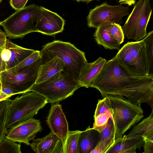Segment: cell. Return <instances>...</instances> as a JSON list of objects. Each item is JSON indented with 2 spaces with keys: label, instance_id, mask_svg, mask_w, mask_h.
<instances>
[{
  "label": "cell",
  "instance_id": "6da1fadb",
  "mask_svg": "<svg viewBox=\"0 0 153 153\" xmlns=\"http://www.w3.org/2000/svg\"><path fill=\"white\" fill-rule=\"evenodd\" d=\"M40 53L41 65L55 57L59 58L63 63V71L76 81L83 66L88 62L85 53L70 42L53 41L43 46Z\"/></svg>",
  "mask_w": 153,
  "mask_h": 153
},
{
  "label": "cell",
  "instance_id": "7a4b0ae2",
  "mask_svg": "<svg viewBox=\"0 0 153 153\" xmlns=\"http://www.w3.org/2000/svg\"><path fill=\"white\" fill-rule=\"evenodd\" d=\"M110 105L114 127V138L120 137L143 118L141 104L133 103L124 97L105 95Z\"/></svg>",
  "mask_w": 153,
  "mask_h": 153
},
{
  "label": "cell",
  "instance_id": "3957f363",
  "mask_svg": "<svg viewBox=\"0 0 153 153\" xmlns=\"http://www.w3.org/2000/svg\"><path fill=\"white\" fill-rule=\"evenodd\" d=\"M148 76L137 77L131 75L119 62L115 56L111 59L106 60L100 74L90 87L97 89L102 94L104 92L122 89Z\"/></svg>",
  "mask_w": 153,
  "mask_h": 153
},
{
  "label": "cell",
  "instance_id": "277c9868",
  "mask_svg": "<svg viewBox=\"0 0 153 153\" xmlns=\"http://www.w3.org/2000/svg\"><path fill=\"white\" fill-rule=\"evenodd\" d=\"M68 74L61 71L46 80L35 84L29 90L45 97L48 102H61L73 95L81 87Z\"/></svg>",
  "mask_w": 153,
  "mask_h": 153
},
{
  "label": "cell",
  "instance_id": "5b68a950",
  "mask_svg": "<svg viewBox=\"0 0 153 153\" xmlns=\"http://www.w3.org/2000/svg\"><path fill=\"white\" fill-rule=\"evenodd\" d=\"M48 103L45 97L34 92L22 94L10 100L6 130L33 118Z\"/></svg>",
  "mask_w": 153,
  "mask_h": 153
},
{
  "label": "cell",
  "instance_id": "8992f818",
  "mask_svg": "<svg viewBox=\"0 0 153 153\" xmlns=\"http://www.w3.org/2000/svg\"><path fill=\"white\" fill-rule=\"evenodd\" d=\"M40 6L34 4L16 10L1 22L7 36L10 39L22 38L27 34L36 32V25Z\"/></svg>",
  "mask_w": 153,
  "mask_h": 153
},
{
  "label": "cell",
  "instance_id": "52a82bcc",
  "mask_svg": "<svg viewBox=\"0 0 153 153\" xmlns=\"http://www.w3.org/2000/svg\"><path fill=\"white\" fill-rule=\"evenodd\" d=\"M115 56L119 62L133 76H150L143 39L138 41L128 42L120 49Z\"/></svg>",
  "mask_w": 153,
  "mask_h": 153
},
{
  "label": "cell",
  "instance_id": "ba28073f",
  "mask_svg": "<svg viewBox=\"0 0 153 153\" xmlns=\"http://www.w3.org/2000/svg\"><path fill=\"white\" fill-rule=\"evenodd\" d=\"M133 5L132 11L122 28L127 38L138 41L147 35V27L152 9L150 0H139Z\"/></svg>",
  "mask_w": 153,
  "mask_h": 153
},
{
  "label": "cell",
  "instance_id": "9c48e42d",
  "mask_svg": "<svg viewBox=\"0 0 153 153\" xmlns=\"http://www.w3.org/2000/svg\"><path fill=\"white\" fill-rule=\"evenodd\" d=\"M41 65L40 58L18 72L12 73L6 70L1 73L0 81L1 85L9 88L20 94L29 92L36 83Z\"/></svg>",
  "mask_w": 153,
  "mask_h": 153
},
{
  "label": "cell",
  "instance_id": "30bf717a",
  "mask_svg": "<svg viewBox=\"0 0 153 153\" xmlns=\"http://www.w3.org/2000/svg\"><path fill=\"white\" fill-rule=\"evenodd\" d=\"M106 94L123 96L134 103H147L153 110V76L140 79L122 89L101 94L103 98Z\"/></svg>",
  "mask_w": 153,
  "mask_h": 153
},
{
  "label": "cell",
  "instance_id": "8fae6325",
  "mask_svg": "<svg viewBox=\"0 0 153 153\" xmlns=\"http://www.w3.org/2000/svg\"><path fill=\"white\" fill-rule=\"evenodd\" d=\"M129 13L128 7L121 5H110L104 2L90 10L87 18L88 25L90 27L97 28L105 22L120 24L123 18Z\"/></svg>",
  "mask_w": 153,
  "mask_h": 153
},
{
  "label": "cell",
  "instance_id": "7c38bea8",
  "mask_svg": "<svg viewBox=\"0 0 153 153\" xmlns=\"http://www.w3.org/2000/svg\"><path fill=\"white\" fill-rule=\"evenodd\" d=\"M65 24V20L57 13L40 6L36 23V32L55 37L63 32Z\"/></svg>",
  "mask_w": 153,
  "mask_h": 153
},
{
  "label": "cell",
  "instance_id": "4fadbf2b",
  "mask_svg": "<svg viewBox=\"0 0 153 153\" xmlns=\"http://www.w3.org/2000/svg\"><path fill=\"white\" fill-rule=\"evenodd\" d=\"M8 129L5 138L15 142L30 145L36 134L42 130L39 120L32 118Z\"/></svg>",
  "mask_w": 153,
  "mask_h": 153
},
{
  "label": "cell",
  "instance_id": "5bb4252c",
  "mask_svg": "<svg viewBox=\"0 0 153 153\" xmlns=\"http://www.w3.org/2000/svg\"><path fill=\"white\" fill-rule=\"evenodd\" d=\"M46 121L51 131L61 140L63 148L69 130L68 122L59 102L52 104Z\"/></svg>",
  "mask_w": 153,
  "mask_h": 153
},
{
  "label": "cell",
  "instance_id": "9a60e30c",
  "mask_svg": "<svg viewBox=\"0 0 153 153\" xmlns=\"http://www.w3.org/2000/svg\"><path fill=\"white\" fill-rule=\"evenodd\" d=\"M30 145L36 153H63L61 140L52 131L42 138L33 140Z\"/></svg>",
  "mask_w": 153,
  "mask_h": 153
},
{
  "label": "cell",
  "instance_id": "2e32d148",
  "mask_svg": "<svg viewBox=\"0 0 153 153\" xmlns=\"http://www.w3.org/2000/svg\"><path fill=\"white\" fill-rule=\"evenodd\" d=\"M144 140L140 135L127 137L126 135L115 140L113 145L106 153H136L137 149L140 150L143 146Z\"/></svg>",
  "mask_w": 153,
  "mask_h": 153
},
{
  "label": "cell",
  "instance_id": "e0dca14e",
  "mask_svg": "<svg viewBox=\"0 0 153 153\" xmlns=\"http://www.w3.org/2000/svg\"><path fill=\"white\" fill-rule=\"evenodd\" d=\"M106 61L105 59L100 57L93 62L85 64L77 80L79 85L81 87H90L100 74Z\"/></svg>",
  "mask_w": 153,
  "mask_h": 153
},
{
  "label": "cell",
  "instance_id": "ac0fdd59",
  "mask_svg": "<svg viewBox=\"0 0 153 153\" xmlns=\"http://www.w3.org/2000/svg\"><path fill=\"white\" fill-rule=\"evenodd\" d=\"M5 47L8 52L9 60L6 64V70L16 66L35 51L19 46L7 39Z\"/></svg>",
  "mask_w": 153,
  "mask_h": 153
},
{
  "label": "cell",
  "instance_id": "d6986e66",
  "mask_svg": "<svg viewBox=\"0 0 153 153\" xmlns=\"http://www.w3.org/2000/svg\"><path fill=\"white\" fill-rule=\"evenodd\" d=\"M101 139L99 131L89 126L85 131H81L79 141V153H91Z\"/></svg>",
  "mask_w": 153,
  "mask_h": 153
},
{
  "label": "cell",
  "instance_id": "ffe728a7",
  "mask_svg": "<svg viewBox=\"0 0 153 153\" xmlns=\"http://www.w3.org/2000/svg\"><path fill=\"white\" fill-rule=\"evenodd\" d=\"M110 22H105L99 26L94 34L97 44L105 48L110 50H120V44L113 38L109 33L108 27Z\"/></svg>",
  "mask_w": 153,
  "mask_h": 153
},
{
  "label": "cell",
  "instance_id": "44dd1931",
  "mask_svg": "<svg viewBox=\"0 0 153 153\" xmlns=\"http://www.w3.org/2000/svg\"><path fill=\"white\" fill-rule=\"evenodd\" d=\"M63 63L59 58L55 57L52 58L40 65L35 84L46 80L58 72L63 71Z\"/></svg>",
  "mask_w": 153,
  "mask_h": 153
},
{
  "label": "cell",
  "instance_id": "7402d4cb",
  "mask_svg": "<svg viewBox=\"0 0 153 153\" xmlns=\"http://www.w3.org/2000/svg\"><path fill=\"white\" fill-rule=\"evenodd\" d=\"M141 136L144 140L153 141V110L150 115L134 126L126 136Z\"/></svg>",
  "mask_w": 153,
  "mask_h": 153
},
{
  "label": "cell",
  "instance_id": "603a6c76",
  "mask_svg": "<svg viewBox=\"0 0 153 153\" xmlns=\"http://www.w3.org/2000/svg\"><path fill=\"white\" fill-rule=\"evenodd\" d=\"M81 131H69L63 147V153H79V141Z\"/></svg>",
  "mask_w": 153,
  "mask_h": 153
},
{
  "label": "cell",
  "instance_id": "cb8c5ba5",
  "mask_svg": "<svg viewBox=\"0 0 153 153\" xmlns=\"http://www.w3.org/2000/svg\"><path fill=\"white\" fill-rule=\"evenodd\" d=\"M10 100L0 102V144L5 138L7 130L6 126Z\"/></svg>",
  "mask_w": 153,
  "mask_h": 153
},
{
  "label": "cell",
  "instance_id": "d4e9b609",
  "mask_svg": "<svg viewBox=\"0 0 153 153\" xmlns=\"http://www.w3.org/2000/svg\"><path fill=\"white\" fill-rule=\"evenodd\" d=\"M145 44L148 67V74L153 76V30L143 39Z\"/></svg>",
  "mask_w": 153,
  "mask_h": 153
},
{
  "label": "cell",
  "instance_id": "484cf974",
  "mask_svg": "<svg viewBox=\"0 0 153 153\" xmlns=\"http://www.w3.org/2000/svg\"><path fill=\"white\" fill-rule=\"evenodd\" d=\"M40 58H41L40 51H35L16 66L7 71L12 73L18 72L29 66Z\"/></svg>",
  "mask_w": 153,
  "mask_h": 153
},
{
  "label": "cell",
  "instance_id": "4316f807",
  "mask_svg": "<svg viewBox=\"0 0 153 153\" xmlns=\"http://www.w3.org/2000/svg\"><path fill=\"white\" fill-rule=\"evenodd\" d=\"M21 153V145L5 138L0 144V153Z\"/></svg>",
  "mask_w": 153,
  "mask_h": 153
},
{
  "label": "cell",
  "instance_id": "83f0119b",
  "mask_svg": "<svg viewBox=\"0 0 153 153\" xmlns=\"http://www.w3.org/2000/svg\"><path fill=\"white\" fill-rule=\"evenodd\" d=\"M108 31L110 36L121 44L124 41V35L121 25L114 23H109Z\"/></svg>",
  "mask_w": 153,
  "mask_h": 153
},
{
  "label": "cell",
  "instance_id": "f1b7e54d",
  "mask_svg": "<svg viewBox=\"0 0 153 153\" xmlns=\"http://www.w3.org/2000/svg\"><path fill=\"white\" fill-rule=\"evenodd\" d=\"M94 128L98 131L100 134L101 139L100 141L109 138H114V125L111 118H109L107 123L105 126Z\"/></svg>",
  "mask_w": 153,
  "mask_h": 153
},
{
  "label": "cell",
  "instance_id": "f546056e",
  "mask_svg": "<svg viewBox=\"0 0 153 153\" xmlns=\"http://www.w3.org/2000/svg\"><path fill=\"white\" fill-rule=\"evenodd\" d=\"M115 141L113 138H109L100 141L91 153H106L113 145Z\"/></svg>",
  "mask_w": 153,
  "mask_h": 153
},
{
  "label": "cell",
  "instance_id": "4dcf8cb0",
  "mask_svg": "<svg viewBox=\"0 0 153 153\" xmlns=\"http://www.w3.org/2000/svg\"><path fill=\"white\" fill-rule=\"evenodd\" d=\"M106 112H108L111 114L109 101L107 98L105 96L103 99L98 100L94 117H95L100 114Z\"/></svg>",
  "mask_w": 153,
  "mask_h": 153
},
{
  "label": "cell",
  "instance_id": "1f68e13d",
  "mask_svg": "<svg viewBox=\"0 0 153 153\" xmlns=\"http://www.w3.org/2000/svg\"><path fill=\"white\" fill-rule=\"evenodd\" d=\"M109 118L113 121L111 114L108 112L98 114L94 117V121L92 128H94L105 126L107 123Z\"/></svg>",
  "mask_w": 153,
  "mask_h": 153
},
{
  "label": "cell",
  "instance_id": "d6a6232c",
  "mask_svg": "<svg viewBox=\"0 0 153 153\" xmlns=\"http://www.w3.org/2000/svg\"><path fill=\"white\" fill-rule=\"evenodd\" d=\"M28 0H11L10 3L12 8L17 10L25 7Z\"/></svg>",
  "mask_w": 153,
  "mask_h": 153
},
{
  "label": "cell",
  "instance_id": "836d02e7",
  "mask_svg": "<svg viewBox=\"0 0 153 153\" xmlns=\"http://www.w3.org/2000/svg\"><path fill=\"white\" fill-rule=\"evenodd\" d=\"M143 146L144 149L143 153H153V141L145 140Z\"/></svg>",
  "mask_w": 153,
  "mask_h": 153
},
{
  "label": "cell",
  "instance_id": "e575fe53",
  "mask_svg": "<svg viewBox=\"0 0 153 153\" xmlns=\"http://www.w3.org/2000/svg\"><path fill=\"white\" fill-rule=\"evenodd\" d=\"M0 90L3 92L8 95L10 97L11 96L15 94H20L19 93L12 89L2 85H1Z\"/></svg>",
  "mask_w": 153,
  "mask_h": 153
},
{
  "label": "cell",
  "instance_id": "d590c367",
  "mask_svg": "<svg viewBox=\"0 0 153 153\" xmlns=\"http://www.w3.org/2000/svg\"><path fill=\"white\" fill-rule=\"evenodd\" d=\"M2 49L0 48V73L6 70V64L2 56Z\"/></svg>",
  "mask_w": 153,
  "mask_h": 153
},
{
  "label": "cell",
  "instance_id": "8d00e7d4",
  "mask_svg": "<svg viewBox=\"0 0 153 153\" xmlns=\"http://www.w3.org/2000/svg\"><path fill=\"white\" fill-rule=\"evenodd\" d=\"M120 4H126L128 6L134 5L137 0H118Z\"/></svg>",
  "mask_w": 153,
  "mask_h": 153
},
{
  "label": "cell",
  "instance_id": "74e56055",
  "mask_svg": "<svg viewBox=\"0 0 153 153\" xmlns=\"http://www.w3.org/2000/svg\"><path fill=\"white\" fill-rule=\"evenodd\" d=\"M5 40L0 36V48L4 49L5 48Z\"/></svg>",
  "mask_w": 153,
  "mask_h": 153
},
{
  "label": "cell",
  "instance_id": "f35d334b",
  "mask_svg": "<svg viewBox=\"0 0 153 153\" xmlns=\"http://www.w3.org/2000/svg\"><path fill=\"white\" fill-rule=\"evenodd\" d=\"M1 22H0V27L1 26ZM0 36L4 39L6 40L7 39V36L5 33L0 28Z\"/></svg>",
  "mask_w": 153,
  "mask_h": 153
},
{
  "label": "cell",
  "instance_id": "ab89813d",
  "mask_svg": "<svg viewBox=\"0 0 153 153\" xmlns=\"http://www.w3.org/2000/svg\"><path fill=\"white\" fill-rule=\"evenodd\" d=\"M75 1H77L78 2H80V1L83 2H85L87 3H88L89 2H91V1H92L95 0H74Z\"/></svg>",
  "mask_w": 153,
  "mask_h": 153
},
{
  "label": "cell",
  "instance_id": "60d3db41",
  "mask_svg": "<svg viewBox=\"0 0 153 153\" xmlns=\"http://www.w3.org/2000/svg\"><path fill=\"white\" fill-rule=\"evenodd\" d=\"M1 82L0 81V88L1 87Z\"/></svg>",
  "mask_w": 153,
  "mask_h": 153
},
{
  "label": "cell",
  "instance_id": "b9f144b4",
  "mask_svg": "<svg viewBox=\"0 0 153 153\" xmlns=\"http://www.w3.org/2000/svg\"><path fill=\"white\" fill-rule=\"evenodd\" d=\"M2 1V0H0V3H1Z\"/></svg>",
  "mask_w": 153,
  "mask_h": 153
},
{
  "label": "cell",
  "instance_id": "7bdbcfd3",
  "mask_svg": "<svg viewBox=\"0 0 153 153\" xmlns=\"http://www.w3.org/2000/svg\"><path fill=\"white\" fill-rule=\"evenodd\" d=\"M9 0V1H10L11 0Z\"/></svg>",
  "mask_w": 153,
  "mask_h": 153
}]
</instances>
